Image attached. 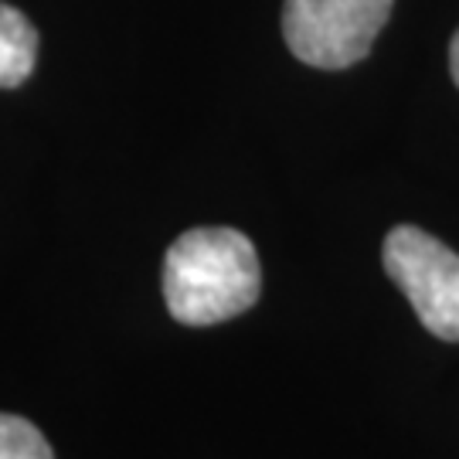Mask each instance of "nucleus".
<instances>
[{
	"label": "nucleus",
	"instance_id": "423d86ee",
	"mask_svg": "<svg viewBox=\"0 0 459 459\" xmlns=\"http://www.w3.org/2000/svg\"><path fill=\"white\" fill-rule=\"evenodd\" d=\"M449 72H453V82L459 85V31L449 41Z\"/></svg>",
	"mask_w": 459,
	"mask_h": 459
},
{
	"label": "nucleus",
	"instance_id": "7ed1b4c3",
	"mask_svg": "<svg viewBox=\"0 0 459 459\" xmlns=\"http://www.w3.org/2000/svg\"><path fill=\"white\" fill-rule=\"evenodd\" d=\"M385 273L409 296L411 310L439 341H459V255L436 235L398 225L381 246Z\"/></svg>",
	"mask_w": 459,
	"mask_h": 459
},
{
	"label": "nucleus",
	"instance_id": "f257e3e1",
	"mask_svg": "<svg viewBox=\"0 0 459 459\" xmlns=\"http://www.w3.org/2000/svg\"><path fill=\"white\" fill-rule=\"evenodd\" d=\"M259 290V255L242 231L191 229L167 248L164 299L184 327H214L252 310Z\"/></svg>",
	"mask_w": 459,
	"mask_h": 459
},
{
	"label": "nucleus",
	"instance_id": "20e7f679",
	"mask_svg": "<svg viewBox=\"0 0 459 459\" xmlns=\"http://www.w3.org/2000/svg\"><path fill=\"white\" fill-rule=\"evenodd\" d=\"M38 31L17 7L0 0V89H14L34 72Z\"/></svg>",
	"mask_w": 459,
	"mask_h": 459
},
{
	"label": "nucleus",
	"instance_id": "39448f33",
	"mask_svg": "<svg viewBox=\"0 0 459 459\" xmlns=\"http://www.w3.org/2000/svg\"><path fill=\"white\" fill-rule=\"evenodd\" d=\"M0 459H55V453L34 422L0 411Z\"/></svg>",
	"mask_w": 459,
	"mask_h": 459
},
{
	"label": "nucleus",
	"instance_id": "f03ea898",
	"mask_svg": "<svg viewBox=\"0 0 459 459\" xmlns=\"http://www.w3.org/2000/svg\"><path fill=\"white\" fill-rule=\"evenodd\" d=\"M392 4L394 0H286L282 38L299 62L337 72L371 51Z\"/></svg>",
	"mask_w": 459,
	"mask_h": 459
}]
</instances>
